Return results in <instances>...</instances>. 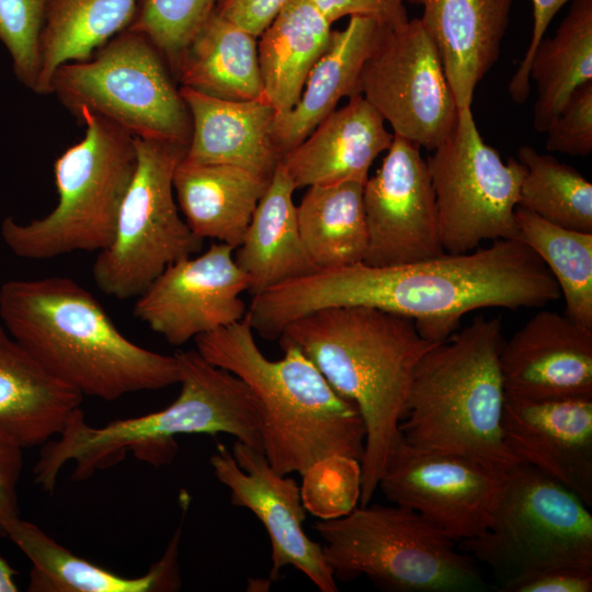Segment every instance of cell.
<instances>
[{
  "label": "cell",
  "mask_w": 592,
  "mask_h": 592,
  "mask_svg": "<svg viewBox=\"0 0 592 592\" xmlns=\"http://www.w3.org/2000/svg\"><path fill=\"white\" fill-rule=\"evenodd\" d=\"M558 298L546 265L515 238L401 265L315 269L269 288L264 308L272 323L284 328L325 308L374 307L412 318L422 338L440 343L470 311L542 307Z\"/></svg>",
  "instance_id": "obj_1"
},
{
  "label": "cell",
  "mask_w": 592,
  "mask_h": 592,
  "mask_svg": "<svg viewBox=\"0 0 592 592\" xmlns=\"http://www.w3.org/2000/svg\"><path fill=\"white\" fill-rule=\"evenodd\" d=\"M277 340L298 348L358 408L366 431L358 505L369 503L401 439L414 369L437 343L422 338L412 318L366 306L314 311L288 323Z\"/></svg>",
  "instance_id": "obj_2"
},
{
  "label": "cell",
  "mask_w": 592,
  "mask_h": 592,
  "mask_svg": "<svg viewBox=\"0 0 592 592\" xmlns=\"http://www.w3.org/2000/svg\"><path fill=\"white\" fill-rule=\"evenodd\" d=\"M0 319L44 369L83 397L114 401L179 382L175 355L127 339L99 300L70 277L4 282Z\"/></svg>",
  "instance_id": "obj_3"
},
{
  "label": "cell",
  "mask_w": 592,
  "mask_h": 592,
  "mask_svg": "<svg viewBox=\"0 0 592 592\" xmlns=\"http://www.w3.org/2000/svg\"><path fill=\"white\" fill-rule=\"evenodd\" d=\"M180 392L162 410L91 426L81 408L58 439L43 444L33 468L34 482L53 493L59 473L75 462L72 478L83 480L122 462L127 453L155 467L169 465L183 434H228L262 449L259 402L232 373L207 362L196 350L178 351Z\"/></svg>",
  "instance_id": "obj_4"
},
{
  "label": "cell",
  "mask_w": 592,
  "mask_h": 592,
  "mask_svg": "<svg viewBox=\"0 0 592 592\" xmlns=\"http://www.w3.org/2000/svg\"><path fill=\"white\" fill-rule=\"evenodd\" d=\"M248 316L194 339L209 363L239 377L255 396L262 451L281 475H301L329 456L362 460L365 424L358 408L337 392L296 346L273 361L258 346Z\"/></svg>",
  "instance_id": "obj_5"
},
{
  "label": "cell",
  "mask_w": 592,
  "mask_h": 592,
  "mask_svg": "<svg viewBox=\"0 0 592 592\" xmlns=\"http://www.w3.org/2000/svg\"><path fill=\"white\" fill-rule=\"evenodd\" d=\"M504 343L498 318L476 317L418 363L399 424L407 444L457 454L499 474L520 463L505 444Z\"/></svg>",
  "instance_id": "obj_6"
},
{
  "label": "cell",
  "mask_w": 592,
  "mask_h": 592,
  "mask_svg": "<svg viewBox=\"0 0 592 592\" xmlns=\"http://www.w3.org/2000/svg\"><path fill=\"white\" fill-rule=\"evenodd\" d=\"M312 530L337 581L365 577L388 592L486 589L475 558L409 508L367 503L338 519L316 520Z\"/></svg>",
  "instance_id": "obj_7"
},
{
  "label": "cell",
  "mask_w": 592,
  "mask_h": 592,
  "mask_svg": "<svg viewBox=\"0 0 592 592\" xmlns=\"http://www.w3.org/2000/svg\"><path fill=\"white\" fill-rule=\"evenodd\" d=\"M83 138L54 162L57 204L44 217L20 224L5 217L1 237L13 254L45 260L76 251L100 252L113 239L121 203L136 166L134 137L81 112Z\"/></svg>",
  "instance_id": "obj_8"
},
{
  "label": "cell",
  "mask_w": 592,
  "mask_h": 592,
  "mask_svg": "<svg viewBox=\"0 0 592 592\" xmlns=\"http://www.w3.org/2000/svg\"><path fill=\"white\" fill-rule=\"evenodd\" d=\"M459 546L502 582L549 568L592 571V514L570 489L520 462L503 476L483 532Z\"/></svg>",
  "instance_id": "obj_9"
},
{
  "label": "cell",
  "mask_w": 592,
  "mask_h": 592,
  "mask_svg": "<svg viewBox=\"0 0 592 592\" xmlns=\"http://www.w3.org/2000/svg\"><path fill=\"white\" fill-rule=\"evenodd\" d=\"M166 62L146 36L126 29L90 58L58 67L50 93L76 117L90 112L134 138L187 147L191 116Z\"/></svg>",
  "instance_id": "obj_10"
},
{
  "label": "cell",
  "mask_w": 592,
  "mask_h": 592,
  "mask_svg": "<svg viewBox=\"0 0 592 592\" xmlns=\"http://www.w3.org/2000/svg\"><path fill=\"white\" fill-rule=\"evenodd\" d=\"M136 166L117 214L110 244L98 252V288L117 299L138 297L170 264L201 251L180 215L173 175L186 146L134 138Z\"/></svg>",
  "instance_id": "obj_11"
},
{
  "label": "cell",
  "mask_w": 592,
  "mask_h": 592,
  "mask_svg": "<svg viewBox=\"0 0 592 592\" xmlns=\"http://www.w3.org/2000/svg\"><path fill=\"white\" fill-rule=\"evenodd\" d=\"M426 158L446 253H466L483 241L517 239L515 210L525 167L504 162L479 134L470 110Z\"/></svg>",
  "instance_id": "obj_12"
},
{
  "label": "cell",
  "mask_w": 592,
  "mask_h": 592,
  "mask_svg": "<svg viewBox=\"0 0 592 592\" xmlns=\"http://www.w3.org/2000/svg\"><path fill=\"white\" fill-rule=\"evenodd\" d=\"M360 93L394 130L434 150L458 118L436 47L420 19L385 24L360 76Z\"/></svg>",
  "instance_id": "obj_13"
},
{
  "label": "cell",
  "mask_w": 592,
  "mask_h": 592,
  "mask_svg": "<svg viewBox=\"0 0 592 592\" xmlns=\"http://www.w3.org/2000/svg\"><path fill=\"white\" fill-rule=\"evenodd\" d=\"M504 475L467 457L418 448L400 439L378 488L394 504L418 512L462 543L488 525Z\"/></svg>",
  "instance_id": "obj_14"
},
{
  "label": "cell",
  "mask_w": 592,
  "mask_h": 592,
  "mask_svg": "<svg viewBox=\"0 0 592 592\" xmlns=\"http://www.w3.org/2000/svg\"><path fill=\"white\" fill-rule=\"evenodd\" d=\"M209 464L216 479L230 494V503L252 512L271 544L270 580L289 566L300 571L320 592H337V580L322 547L304 531L306 509L299 485L278 474L264 453L239 441L232 448L217 443Z\"/></svg>",
  "instance_id": "obj_15"
},
{
  "label": "cell",
  "mask_w": 592,
  "mask_h": 592,
  "mask_svg": "<svg viewBox=\"0 0 592 592\" xmlns=\"http://www.w3.org/2000/svg\"><path fill=\"white\" fill-rule=\"evenodd\" d=\"M376 173L363 185L367 228L364 263L401 265L444 253L435 193L420 147L394 135Z\"/></svg>",
  "instance_id": "obj_16"
},
{
  "label": "cell",
  "mask_w": 592,
  "mask_h": 592,
  "mask_svg": "<svg viewBox=\"0 0 592 592\" xmlns=\"http://www.w3.org/2000/svg\"><path fill=\"white\" fill-rule=\"evenodd\" d=\"M234 251L217 241L197 257L170 264L136 297L134 316L177 346L243 319L240 295L250 280Z\"/></svg>",
  "instance_id": "obj_17"
},
{
  "label": "cell",
  "mask_w": 592,
  "mask_h": 592,
  "mask_svg": "<svg viewBox=\"0 0 592 592\" xmlns=\"http://www.w3.org/2000/svg\"><path fill=\"white\" fill-rule=\"evenodd\" d=\"M515 458L557 480L592 506V397L506 396L502 415Z\"/></svg>",
  "instance_id": "obj_18"
},
{
  "label": "cell",
  "mask_w": 592,
  "mask_h": 592,
  "mask_svg": "<svg viewBox=\"0 0 592 592\" xmlns=\"http://www.w3.org/2000/svg\"><path fill=\"white\" fill-rule=\"evenodd\" d=\"M500 366L506 396L592 397V328L542 310L504 341Z\"/></svg>",
  "instance_id": "obj_19"
},
{
  "label": "cell",
  "mask_w": 592,
  "mask_h": 592,
  "mask_svg": "<svg viewBox=\"0 0 592 592\" xmlns=\"http://www.w3.org/2000/svg\"><path fill=\"white\" fill-rule=\"evenodd\" d=\"M421 5L458 111L470 110L477 84L498 61L513 0H406Z\"/></svg>",
  "instance_id": "obj_20"
},
{
  "label": "cell",
  "mask_w": 592,
  "mask_h": 592,
  "mask_svg": "<svg viewBox=\"0 0 592 592\" xmlns=\"http://www.w3.org/2000/svg\"><path fill=\"white\" fill-rule=\"evenodd\" d=\"M394 139L380 113L362 95L331 112L281 159L296 189L339 182L364 184Z\"/></svg>",
  "instance_id": "obj_21"
},
{
  "label": "cell",
  "mask_w": 592,
  "mask_h": 592,
  "mask_svg": "<svg viewBox=\"0 0 592 592\" xmlns=\"http://www.w3.org/2000/svg\"><path fill=\"white\" fill-rule=\"evenodd\" d=\"M191 116V137L183 161L229 164L271 179L278 162L273 141L274 107L263 98L246 101L210 96L181 87Z\"/></svg>",
  "instance_id": "obj_22"
},
{
  "label": "cell",
  "mask_w": 592,
  "mask_h": 592,
  "mask_svg": "<svg viewBox=\"0 0 592 592\" xmlns=\"http://www.w3.org/2000/svg\"><path fill=\"white\" fill-rule=\"evenodd\" d=\"M183 520L163 555L139 577L126 578L75 555L32 522L18 517L7 536L32 563L30 592H169L182 587L180 543Z\"/></svg>",
  "instance_id": "obj_23"
},
{
  "label": "cell",
  "mask_w": 592,
  "mask_h": 592,
  "mask_svg": "<svg viewBox=\"0 0 592 592\" xmlns=\"http://www.w3.org/2000/svg\"><path fill=\"white\" fill-rule=\"evenodd\" d=\"M385 24L368 16H350L309 72L301 95L288 112L276 114L272 135L283 158L298 146L343 98L360 93L363 65Z\"/></svg>",
  "instance_id": "obj_24"
},
{
  "label": "cell",
  "mask_w": 592,
  "mask_h": 592,
  "mask_svg": "<svg viewBox=\"0 0 592 592\" xmlns=\"http://www.w3.org/2000/svg\"><path fill=\"white\" fill-rule=\"evenodd\" d=\"M83 396L52 376L0 326V430L23 448L57 436Z\"/></svg>",
  "instance_id": "obj_25"
},
{
  "label": "cell",
  "mask_w": 592,
  "mask_h": 592,
  "mask_svg": "<svg viewBox=\"0 0 592 592\" xmlns=\"http://www.w3.org/2000/svg\"><path fill=\"white\" fill-rule=\"evenodd\" d=\"M270 180L235 166L182 159L173 189L184 220L198 238L237 249Z\"/></svg>",
  "instance_id": "obj_26"
},
{
  "label": "cell",
  "mask_w": 592,
  "mask_h": 592,
  "mask_svg": "<svg viewBox=\"0 0 592 592\" xmlns=\"http://www.w3.org/2000/svg\"><path fill=\"white\" fill-rule=\"evenodd\" d=\"M295 190L280 161L234 253L250 280L252 296L316 269L300 238Z\"/></svg>",
  "instance_id": "obj_27"
},
{
  "label": "cell",
  "mask_w": 592,
  "mask_h": 592,
  "mask_svg": "<svg viewBox=\"0 0 592 592\" xmlns=\"http://www.w3.org/2000/svg\"><path fill=\"white\" fill-rule=\"evenodd\" d=\"M331 33V23L312 0H293L258 37L263 99L276 114L288 112L299 101Z\"/></svg>",
  "instance_id": "obj_28"
},
{
  "label": "cell",
  "mask_w": 592,
  "mask_h": 592,
  "mask_svg": "<svg viewBox=\"0 0 592 592\" xmlns=\"http://www.w3.org/2000/svg\"><path fill=\"white\" fill-rule=\"evenodd\" d=\"M257 38L214 11L173 69L181 87L232 101L263 98Z\"/></svg>",
  "instance_id": "obj_29"
},
{
  "label": "cell",
  "mask_w": 592,
  "mask_h": 592,
  "mask_svg": "<svg viewBox=\"0 0 592 592\" xmlns=\"http://www.w3.org/2000/svg\"><path fill=\"white\" fill-rule=\"evenodd\" d=\"M139 0H46L35 93L50 94L58 67L90 58L129 27Z\"/></svg>",
  "instance_id": "obj_30"
},
{
  "label": "cell",
  "mask_w": 592,
  "mask_h": 592,
  "mask_svg": "<svg viewBox=\"0 0 592 592\" xmlns=\"http://www.w3.org/2000/svg\"><path fill=\"white\" fill-rule=\"evenodd\" d=\"M363 185L346 181L308 186L296 206L300 238L316 269L364 261L367 228Z\"/></svg>",
  "instance_id": "obj_31"
},
{
  "label": "cell",
  "mask_w": 592,
  "mask_h": 592,
  "mask_svg": "<svg viewBox=\"0 0 592 592\" xmlns=\"http://www.w3.org/2000/svg\"><path fill=\"white\" fill-rule=\"evenodd\" d=\"M530 79L537 89L533 127L546 132L573 90L592 80V0H572L554 36L540 39Z\"/></svg>",
  "instance_id": "obj_32"
},
{
  "label": "cell",
  "mask_w": 592,
  "mask_h": 592,
  "mask_svg": "<svg viewBox=\"0 0 592 592\" xmlns=\"http://www.w3.org/2000/svg\"><path fill=\"white\" fill-rule=\"evenodd\" d=\"M517 239L543 261L566 303V315L592 328V234L567 229L521 207Z\"/></svg>",
  "instance_id": "obj_33"
},
{
  "label": "cell",
  "mask_w": 592,
  "mask_h": 592,
  "mask_svg": "<svg viewBox=\"0 0 592 592\" xmlns=\"http://www.w3.org/2000/svg\"><path fill=\"white\" fill-rule=\"evenodd\" d=\"M525 167L517 207L557 226L592 234V184L577 169L528 145L517 150Z\"/></svg>",
  "instance_id": "obj_34"
},
{
  "label": "cell",
  "mask_w": 592,
  "mask_h": 592,
  "mask_svg": "<svg viewBox=\"0 0 592 592\" xmlns=\"http://www.w3.org/2000/svg\"><path fill=\"white\" fill-rule=\"evenodd\" d=\"M217 0H139L129 30L146 36L173 70Z\"/></svg>",
  "instance_id": "obj_35"
},
{
  "label": "cell",
  "mask_w": 592,
  "mask_h": 592,
  "mask_svg": "<svg viewBox=\"0 0 592 592\" xmlns=\"http://www.w3.org/2000/svg\"><path fill=\"white\" fill-rule=\"evenodd\" d=\"M300 476L303 504L317 520L338 519L358 506L360 460L348 456H329L312 464Z\"/></svg>",
  "instance_id": "obj_36"
},
{
  "label": "cell",
  "mask_w": 592,
  "mask_h": 592,
  "mask_svg": "<svg viewBox=\"0 0 592 592\" xmlns=\"http://www.w3.org/2000/svg\"><path fill=\"white\" fill-rule=\"evenodd\" d=\"M46 0H0V42L15 76L34 91L39 73V36Z\"/></svg>",
  "instance_id": "obj_37"
},
{
  "label": "cell",
  "mask_w": 592,
  "mask_h": 592,
  "mask_svg": "<svg viewBox=\"0 0 592 592\" xmlns=\"http://www.w3.org/2000/svg\"><path fill=\"white\" fill-rule=\"evenodd\" d=\"M545 133L548 151L583 157L592 152V80L573 90Z\"/></svg>",
  "instance_id": "obj_38"
},
{
  "label": "cell",
  "mask_w": 592,
  "mask_h": 592,
  "mask_svg": "<svg viewBox=\"0 0 592 592\" xmlns=\"http://www.w3.org/2000/svg\"><path fill=\"white\" fill-rule=\"evenodd\" d=\"M501 592H591L592 571L549 568L524 573L502 582Z\"/></svg>",
  "instance_id": "obj_39"
},
{
  "label": "cell",
  "mask_w": 592,
  "mask_h": 592,
  "mask_svg": "<svg viewBox=\"0 0 592 592\" xmlns=\"http://www.w3.org/2000/svg\"><path fill=\"white\" fill-rule=\"evenodd\" d=\"M23 447L0 430V537L20 517L18 485L23 468Z\"/></svg>",
  "instance_id": "obj_40"
},
{
  "label": "cell",
  "mask_w": 592,
  "mask_h": 592,
  "mask_svg": "<svg viewBox=\"0 0 592 592\" xmlns=\"http://www.w3.org/2000/svg\"><path fill=\"white\" fill-rule=\"evenodd\" d=\"M568 1L570 0H532V37L525 55L508 86V92L514 103L523 104L527 100L531 92L530 66L535 48L540 39L545 37V33L555 15Z\"/></svg>",
  "instance_id": "obj_41"
},
{
  "label": "cell",
  "mask_w": 592,
  "mask_h": 592,
  "mask_svg": "<svg viewBox=\"0 0 592 592\" xmlns=\"http://www.w3.org/2000/svg\"><path fill=\"white\" fill-rule=\"evenodd\" d=\"M332 24L344 16H368L384 24L408 20L406 0H312Z\"/></svg>",
  "instance_id": "obj_42"
},
{
  "label": "cell",
  "mask_w": 592,
  "mask_h": 592,
  "mask_svg": "<svg viewBox=\"0 0 592 592\" xmlns=\"http://www.w3.org/2000/svg\"><path fill=\"white\" fill-rule=\"evenodd\" d=\"M292 1L217 0L215 12L259 37Z\"/></svg>",
  "instance_id": "obj_43"
},
{
  "label": "cell",
  "mask_w": 592,
  "mask_h": 592,
  "mask_svg": "<svg viewBox=\"0 0 592 592\" xmlns=\"http://www.w3.org/2000/svg\"><path fill=\"white\" fill-rule=\"evenodd\" d=\"M18 571L0 556V592H16Z\"/></svg>",
  "instance_id": "obj_44"
}]
</instances>
